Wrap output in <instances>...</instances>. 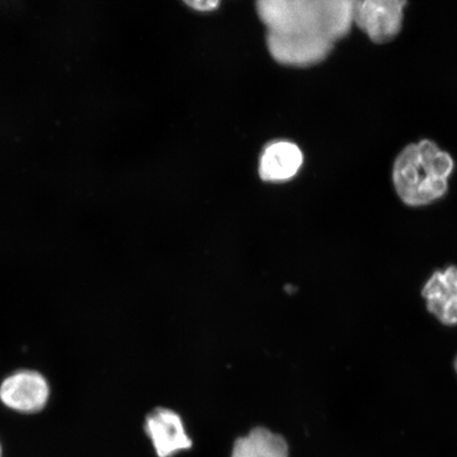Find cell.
<instances>
[{
  "instance_id": "ba28073f",
  "label": "cell",
  "mask_w": 457,
  "mask_h": 457,
  "mask_svg": "<svg viewBox=\"0 0 457 457\" xmlns=\"http://www.w3.org/2000/svg\"><path fill=\"white\" fill-rule=\"evenodd\" d=\"M231 457H289V448L283 436L257 427L247 436L237 439Z\"/></svg>"
},
{
  "instance_id": "3957f363",
  "label": "cell",
  "mask_w": 457,
  "mask_h": 457,
  "mask_svg": "<svg viewBox=\"0 0 457 457\" xmlns=\"http://www.w3.org/2000/svg\"><path fill=\"white\" fill-rule=\"evenodd\" d=\"M53 387L42 371L19 369L0 381V403L11 412L36 415L48 407Z\"/></svg>"
},
{
  "instance_id": "52a82bcc",
  "label": "cell",
  "mask_w": 457,
  "mask_h": 457,
  "mask_svg": "<svg viewBox=\"0 0 457 457\" xmlns=\"http://www.w3.org/2000/svg\"><path fill=\"white\" fill-rule=\"evenodd\" d=\"M302 163V152L294 143L274 142L262 153L260 176L268 182L287 181L298 173Z\"/></svg>"
},
{
  "instance_id": "4fadbf2b",
  "label": "cell",
  "mask_w": 457,
  "mask_h": 457,
  "mask_svg": "<svg viewBox=\"0 0 457 457\" xmlns=\"http://www.w3.org/2000/svg\"><path fill=\"white\" fill-rule=\"evenodd\" d=\"M454 367H455L456 373H457V357H456V359H455Z\"/></svg>"
},
{
  "instance_id": "6da1fadb",
  "label": "cell",
  "mask_w": 457,
  "mask_h": 457,
  "mask_svg": "<svg viewBox=\"0 0 457 457\" xmlns=\"http://www.w3.org/2000/svg\"><path fill=\"white\" fill-rule=\"evenodd\" d=\"M256 10L268 33L333 45L347 36L353 22L350 0H262Z\"/></svg>"
},
{
  "instance_id": "7c38bea8",
  "label": "cell",
  "mask_w": 457,
  "mask_h": 457,
  "mask_svg": "<svg viewBox=\"0 0 457 457\" xmlns=\"http://www.w3.org/2000/svg\"><path fill=\"white\" fill-rule=\"evenodd\" d=\"M0 457H4V447L2 442H0Z\"/></svg>"
},
{
  "instance_id": "8fae6325",
  "label": "cell",
  "mask_w": 457,
  "mask_h": 457,
  "mask_svg": "<svg viewBox=\"0 0 457 457\" xmlns=\"http://www.w3.org/2000/svg\"><path fill=\"white\" fill-rule=\"evenodd\" d=\"M194 10L200 11V12H208V11L215 10L219 7L220 3L215 0H194V2L186 3Z\"/></svg>"
},
{
  "instance_id": "30bf717a",
  "label": "cell",
  "mask_w": 457,
  "mask_h": 457,
  "mask_svg": "<svg viewBox=\"0 0 457 457\" xmlns=\"http://www.w3.org/2000/svg\"><path fill=\"white\" fill-rule=\"evenodd\" d=\"M428 312L447 327L457 325V298L444 299L427 303Z\"/></svg>"
},
{
  "instance_id": "9c48e42d",
  "label": "cell",
  "mask_w": 457,
  "mask_h": 457,
  "mask_svg": "<svg viewBox=\"0 0 457 457\" xmlns=\"http://www.w3.org/2000/svg\"><path fill=\"white\" fill-rule=\"evenodd\" d=\"M426 302L457 298V267L450 266L432 274L422 288Z\"/></svg>"
},
{
  "instance_id": "7a4b0ae2",
  "label": "cell",
  "mask_w": 457,
  "mask_h": 457,
  "mask_svg": "<svg viewBox=\"0 0 457 457\" xmlns=\"http://www.w3.org/2000/svg\"><path fill=\"white\" fill-rule=\"evenodd\" d=\"M454 160L436 142L421 140L405 146L393 167L394 187L410 207H424L448 192Z\"/></svg>"
},
{
  "instance_id": "8992f818",
  "label": "cell",
  "mask_w": 457,
  "mask_h": 457,
  "mask_svg": "<svg viewBox=\"0 0 457 457\" xmlns=\"http://www.w3.org/2000/svg\"><path fill=\"white\" fill-rule=\"evenodd\" d=\"M267 46L279 64L307 67L327 59L334 45L307 37L268 33Z\"/></svg>"
},
{
  "instance_id": "277c9868",
  "label": "cell",
  "mask_w": 457,
  "mask_h": 457,
  "mask_svg": "<svg viewBox=\"0 0 457 457\" xmlns=\"http://www.w3.org/2000/svg\"><path fill=\"white\" fill-rule=\"evenodd\" d=\"M405 4L400 0L353 2V21L371 42L388 43L398 36L403 27Z\"/></svg>"
},
{
  "instance_id": "5b68a950",
  "label": "cell",
  "mask_w": 457,
  "mask_h": 457,
  "mask_svg": "<svg viewBox=\"0 0 457 457\" xmlns=\"http://www.w3.org/2000/svg\"><path fill=\"white\" fill-rule=\"evenodd\" d=\"M145 432L158 457H173L193 447L180 415L170 409L153 410L145 417Z\"/></svg>"
}]
</instances>
